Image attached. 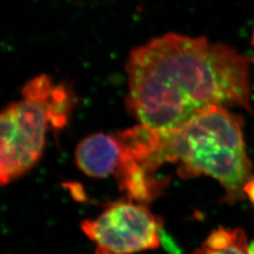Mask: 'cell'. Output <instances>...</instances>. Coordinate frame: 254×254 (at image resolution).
<instances>
[{"mask_svg":"<svg viewBox=\"0 0 254 254\" xmlns=\"http://www.w3.org/2000/svg\"><path fill=\"white\" fill-rule=\"evenodd\" d=\"M244 193L254 204V177H253L250 181L246 184Z\"/></svg>","mask_w":254,"mask_h":254,"instance_id":"cell-7","label":"cell"},{"mask_svg":"<svg viewBox=\"0 0 254 254\" xmlns=\"http://www.w3.org/2000/svg\"><path fill=\"white\" fill-rule=\"evenodd\" d=\"M127 106L140 125L173 130L212 107L252 111L245 56L204 37L167 33L128 56Z\"/></svg>","mask_w":254,"mask_h":254,"instance_id":"cell-1","label":"cell"},{"mask_svg":"<svg viewBox=\"0 0 254 254\" xmlns=\"http://www.w3.org/2000/svg\"><path fill=\"white\" fill-rule=\"evenodd\" d=\"M123 159L160 184L154 177L165 163L179 164L184 177L206 175L219 182L228 202L244 198L253 175L246 151L243 120L226 108L212 107L173 130L145 126L121 132Z\"/></svg>","mask_w":254,"mask_h":254,"instance_id":"cell-2","label":"cell"},{"mask_svg":"<svg viewBox=\"0 0 254 254\" xmlns=\"http://www.w3.org/2000/svg\"><path fill=\"white\" fill-rule=\"evenodd\" d=\"M73 107L64 84L41 74L22 90V99L9 104L0 118V180L5 186L36 165L50 128H63Z\"/></svg>","mask_w":254,"mask_h":254,"instance_id":"cell-3","label":"cell"},{"mask_svg":"<svg viewBox=\"0 0 254 254\" xmlns=\"http://www.w3.org/2000/svg\"><path fill=\"white\" fill-rule=\"evenodd\" d=\"M81 228L95 244V254H135L160 246V219L141 202H114Z\"/></svg>","mask_w":254,"mask_h":254,"instance_id":"cell-4","label":"cell"},{"mask_svg":"<svg viewBox=\"0 0 254 254\" xmlns=\"http://www.w3.org/2000/svg\"><path fill=\"white\" fill-rule=\"evenodd\" d=\"M123 150L118 136L97 133L83 138L75 149V162L81 172L93 178L118 173Z\"/></svg>","mask_w":254,"mask_h":254,"instance_id":"cell-5","label":"cell"},{"mask_svg":"<svg viewBox=\"0 0 254 254\" xmlns=\"http://www.w3.org/2000/svg\"><path fill=\"white\" fill-rule=\"evenodd\" d=\"M252 43H253V45L254 46V33H253V38H252Z\"/></svg>","mask_w":254,"mask_h":254,"instance_id":"cell-8","label":"cell"},{"mask_svg":"<svg viewBox=\"0 0 254 254\" xmlns=\"http://www.w3.org/2000/svg\"><path fill=\"white\" fill-rule=\"evenodd\" d=\"M191 254H254V242H249L242 229L218 228Z\"/></svg>","mask_w":254,"mask_h":254,"instance_id":"cell-6","label":"cell"}]
</instances>
